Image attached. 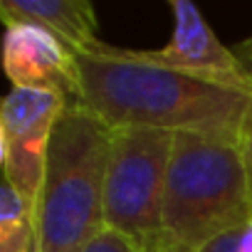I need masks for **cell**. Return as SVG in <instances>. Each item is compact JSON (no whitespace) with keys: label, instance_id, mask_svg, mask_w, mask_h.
Here are the masks:
<instances>
[{"label":"cell","instance_id":"cell-1","mask_svg":"<svg viewBox=\"0 0 252 252\" xmlns=\"http://www.w3.org/2000/svg\"><path fill=\"white\" fill-rule=\"evenodd\" d=\"M77 60L82 106L111 129L149 126L171 134L240 141L252 94L156 64L141 50H121L101 40L79 52Z\"/></svg>","mask_w":252,"mask_h":252},{"label":"cell","instance_id":"cell-2","mask_svg":"<svg viewBox=\"0 0 252 252\" xmlns=\"http://www.w3.org/2000/svg\"><path fill=\"white\" fill-rule=\"evenodd\" d=\"M111 126L84 106H67L50 139L35 205V252H79L104 227Z\"/></svg>","mask_w":252,"mask_h":252},{"label":"cell","instance_id":"cell-3","mask_svg":"<svg viewBox=\"0 0 252 252\" xmlns=\"http://www.w3.org/2000/svg\"><path fill=\"white\" fill-rule=\"evenodd\" d=\"M161 220V240L188 252L252 222L240 146L200 134H176Z\"/></svg>","mask_w":252,"mask_h":252},{"label":"cell","instance_id":"cell-4","mask_svg":"<svg viewBox=\"0 0 252 252\" xmlns=\"http://www.w3.org/2000/svg\"><path fill=\"white\" fill-rule=\"evenodd\" d=\"M176 134L149 126L111 129L104 183V225L144 250L161 240L163 193Z\"/></svg>","mask_w":252,"mask_h":252},{"label":"cell","instance_id":"cell-5","mask_svg":"<svg viewBox=\"0 0 252 252\" xmlns=\"http://www.w3.org/2000/svg\"><path fill=\"white\" fill-rule=\"evenodd\" d=\"M67 101L52 92L13 87L0 109V149L5 181L35 213L45 176L50 139Z\"/></svg>","mask_w":252,"mask_h":252},{"label":"cell","instance_id":"cell-6","mask_svg":"<svg viewBox=\"0 0 252 252\" xmlns=\"http://www.w3.org/2000/svg\"><path fill=\"white\" fill-rule=\"evenodd\" d=\"M168 8L173 15L171 40L161 50H141L146 60L252 94L250 72L240 62L237 52L227 50L218 40L198 5L188 0H168Z\"/></svg>","mask_w":252,"mask_h":252},{"label":"cell","instance_id":"cell-7","mask_svg":"<svg viewBox=\"0 0 252 252\" xmlns=\"http://www.w3.org/2000/svg\"><path fill=\"white\" fill-rule=\"evenodd\" d=\"M3 64L13 87L52 92L62 96L67 106H82V69L77 52L40 25H8Z\"/></svg>","mask_w":252,"mask_h":252},{"label":"cell","instance_id":"cell-8","mask_svg":"<svg viewBox=\"0 0 252 252\" xmlns=\"http://www.w3.org/2000/svg\"><path fill=\"white\" fill-rule=\"evenodd\" d=\"M5 25L32 23L55 35L77 55L92 50L96 40V13L89 0H3Z\"/></svg>","mask_w":252,"mask_h":252},{"label":"cell","instance_id":"cell-9","mask_svg":"<svg viewBox=\"0 0 252 252\" xmlns=\"http://www.w3.org/2000/svg\"><path fill=\"white\" fill-rule=\"evenodd\" d=\"M0 252H35V213L8 181L0 188Z\"/></svg>","mask_w":252,"mask_h":252},{"label":"cell","instance_id":"cell-10","mask_svg":"<svg viewBox=\"0 0 252 252\" xmlns=\"http://www.w3.org/2000/svg\"><path fill=\"white\" fill-rule=\"evenodd\" d=\"M79 252H144V247L114 227H101Z\"/></svg>","mask_w":252,"mask_h":252},{"label":"cell","instance_id":"cell-11","mask_svg":"<svg viewBox=\"0 0 252 252\" xmlns=\"http://www.w3.org/2000/svg\"><path fill=\"white\" fill-rule=\"evenodd\" d=\"M198 252H252V222L210 240Z\"/></svg>","mask_w":252,"mask_h":252},{"label":"cell","instance_id":"cell-12","mask_svg":"<svg viewBox=\"0 0 252 252\" xmlns=\"http://www.w3.org/2000/svg\"><path fill=\"white\" fill-rule=\"evenodd\" d=\"M240 154H242V163H245V176H247V188H250V205H252V109L245 119L242 134H240Z\"/></svg>","mask_w":252,"mask_h":252},{"label":"cell","instance_id":"cell-13","mask_svg":"<svg viewBox=\"0 0 252 252\" xmlns=\"http://www.w3.org/2000/svg\"><path fill=\"white\" fill-rule=\"evenodd\" d=\"M235 52H237L240 62L245 64V69H247V72H250V77H252V37H247V40L235 50Z\"/></svg>","mask_w":252,"mask_h":252},{"label":"cell","instance_id":"cell-14","mask_svg":"<svg viewBox=\"0 0 252 252\" xmlns=\"http://www.w3.org/2000/svg\"><path fill=\"white\" fill-rule=\"evenodd\" d=\"M144 252H188V250H181V247H173V245H168V242L158 240V242L149 245V247H146Z\"/></svg>","mask_w":252,"mask_h":252}]
</instances>
